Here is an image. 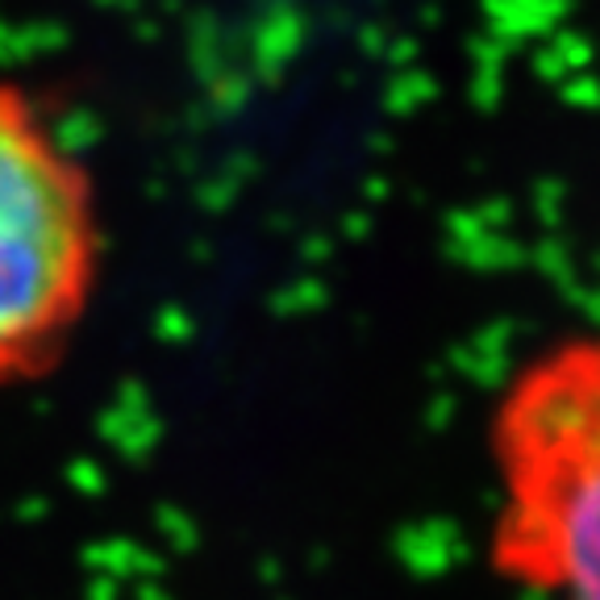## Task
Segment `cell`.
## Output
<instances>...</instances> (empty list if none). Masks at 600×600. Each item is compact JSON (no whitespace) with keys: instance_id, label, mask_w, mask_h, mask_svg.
Listing matches in <instances>:
<instances>
[{"instance_id":"obj_1","label":"cell","mask_w":600,"mask_h":600,"mask_svg":"<svg viewBox=\"0 0 600 600\" xmlns=\"http://www.w3.org/2000/svg\"><path fill=\"white\" fill-rule=\"evenodd\" d=\"M488 459L492 567L534 600H600V330L508 375Z\"/></svg>"},{"instance_id":"obj_2","label":"cell","mask_w":600,"mask_h":600,"mask_svg":"<svg viewBox=\"0 0 600 600\" xmlns=\"http://www.w3.org/2000/svg\"><path fill=\"white\" fill-rule=\"evenodd\" d=\"M105 276L100 196L46 105L0 79V393L67 358Z\"/></svg>"}]
</instances>
